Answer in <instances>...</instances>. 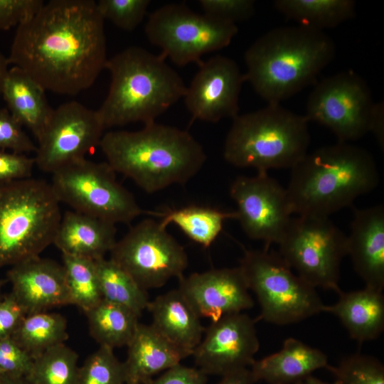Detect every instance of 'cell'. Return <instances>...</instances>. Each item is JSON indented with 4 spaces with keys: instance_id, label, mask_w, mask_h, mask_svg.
<instances>
[{
    "instance_id": "1",
    "label": "cell",
    "mask_w": 384,
    "mask_h": 384,
    "mask_svg": "<svg viewBox=\"0 0 384 384\" xmlns=\"http://www.w3.org/2000/svg\"><path fill=\"white\" fill-rule=\"evenodd\" d=\"M104 21L93 0H50L17 26L9 63L45 90L76 95L105 67Z\"/></svg>"
},
{
    "instance_id": "2",
    "label": "cell",
    "mask_w": 384,
    "mask_h": 384,
    "mask_svg": "<svg viewBox=\"0 0 384 384\" xmlns=\"http://www.w3.org/2000/svg\"><path fill=\"white\" fill-rule=\"evenodd\" d=\"M99 146L116 174L149 193L185 184L206 161L202 145L188 132L156 122L138 131L108 132Z\"/></svg>"
},
{
    "instance_id": "3",
    "label": "cell",
    "mask_w": 384,
    "mask_h": 384,
    "mask_svg": "<svg viewBox=\"0 0 384 384\" xmlns=\"http://www.w3.org/2000/svg\"><path fill=\"white\" fill-rule=\"evenodd\" d=\"M379 174L372 154L337 142L309 153L292 169L286 191L292 213L329 217L374 190Z\"/></svg>"
},
{
    "instance_id": "4",
    "label": "cell",
    "mask_w": 384,
    "mask_h": 384,
    "mask_svg": "<svg viewBox=\"0 0 384 384\" xmlns=\"http://www.w3.org/2000/svg\"><path fill=\"white\" fill-rule=\"evenodd\" d=\"M335 54V43L324 31L277 27L245 51V81L267 104H280L312 84Z\"/></svg>"
},
{
    "instance_id": "5",
    "label": "cell",
    "mask_w": 384,
    "mask_h": 384,
    "mask_svg": "<svg viewBox=\"0 0 384 384\" xmlns=\"http://www.w3.org/2000/svg\"><path fill=\"white\" fill-rule=\"evenodd\" d=\"M138 46H130L107 60L108 94L97 110L105 129L156 119L183 97L181 77L165 61Z\"/></svg>"
},
{
    "instance_id": "6",
    "label": "cell",
    "mask_w": 384,
    "mask_h": 384,
    "mask_svg": "<svg viewBox=\"0 0 384 384\" xmlns=\"http://www.w3.org/2000/svg\"><path fill=\"white\" fill-rule=\"evenodd\" d=\"M309 121L280 105L238 114L226 136L223 156L237 167H251L257 173L292 169L308 152Z\"/></svg>"
},
{
    "instance_id": "7",
    "label": "cell",
    "mask_w": 384,
    "mask_h": 384,
    "mask_svg": "<svg viewBox=\"0 0 384 384\" xmlns=\"http://www.w3.org/2000/svg\"><path fill=\"white\" fill-rule=\"evenodd\" d=\"M60 203L42 179L0 183V268L40 256L53 244Z\"/></svg>"
},
{
    "instance_id": "8",
    "label": "cell",
    "mask_w": 384,
    "mask_h": 384,
    "mask_svg": "<svg viewBox=\"0 0 384 384\" xmlns=\"http://www.w3.org/2000/svg\"><path fill=\"white\" fill-rule=\"evenodd\" d=\"M239 267L259 302V319L287 325L323 312L325 304L316 288L295 274L279 252L245 250Z\"/></svg>"
},
{
    "instance_id": "9",
    "label": "cell",
    "mask_w": 384,
    "mask_h": 384,
    "mask_svg": "<svg viewBox=\"0 0 384 384\" xmlns=\"http://www.w3.org/2000/svg\"><path fill=\"white\" fill-rule=\"evenodd\" d=\"M51 187L60 203L73 210L114 224L130 223L144 213L105 162L85 158L52 174Z\"/></svg>"
},
{
    "instance_id": "10",
    "label": "cell",
    "mask_w": 384,
    "mask_h": 384,
    "mask_svg": "<svg viewBox=\"0 0 384 384\" xmlns=\"http://www.w3.org/2000/svg\"><path fill=\"white\" fill-rule=\"evenodd\" d=\"M279 254L304 281L339 294L341 263L347 255V236L329 217L291 218Z\"/></svg>"
},
{
    "instance_id": "11",
    "label": "cell",
    "mask_w": 384,
    "mask_h": 384,
    "mask_svg": "<svg viewBox=\"0 0 384 384\" xmlns=\"http://www.w3.org/2000/svg\"><path fill=\"white\" fill-rule=\"evenodd\" d=\"M149 41L178 66L199 64L206 53L227 47L236 24L192 11L184 4H166L151 13L144 28Z\"/></svg>"
},
{
    "instance_id": "12",
    "label": "cell",
    "mask_w": 384,
    "mask_h": 384,
    "mask_svg": "<svg viewBox=\"0 0 384 384\" xmlns=\"http://www.w3.org/2000/svg\"><path fill=\"white\" fill-rule=\"evenodd\" d=\"M110 260L143 289L181 278L188 267L184 248L159 221L146 218L132 227L110 252Z\"/></svg>"
},
{
    "instance_id": "13",
    "label": "cell",
    "mask_w": 384,
    "mask_h": 384,
    "mask_svg": "<svg viewBox=\"0 0 384 384\" xmlns=\"http://www.w3.org/2000/svg\"><path fill=\"white\" fill-rule=\"evenodd\" d=\"M375 104L365 80L353 71H343L316 85L304 116L329 129L338 142L351 143L370 132Z\"/></svg>"
},
{
    "instance_id": "14",
    "label": "cell",
    "mask_w": 384,
    "mask_h": 384,
    "mask_svg": "<svg viewBox=\"0 0 384 384\" xmlns=\"http://www.w3.org/2000/svg\"><path fill=\"white\" fill-rule=\"evenodd\" d=\"M105 129L97 110L76 101L60 105L53 110L37 139L36 166L52 174L85 159L99 146Z\"/></svg>"
},
{
    "instance_id": "15",
    "label": "cell",
    "mask_w": 384,
    "mask_h": 384,
    "mask_svg": "<svg viewBox=\"0 0 384 384\" xmlns=\"http://www.w3.org/2000/svg\"><path fill=\"white\" fill-rule=\"evenodd\" d=\"M237 206L236 219L248 238L262 240L268 248L278 244L292 213L286 188L267 173L239 176L230 185Z\"/></svg>"
},
{
    "instance_id": "16",
    "label": "cell",
    "mask_w": 384,
    "mask_h": 384,
    "mask_svg": "<svg viewBox=\"0 0 384 384\" xmlns=\"http://www.w3.org/2000/svg\"><path fill=\"white\" fill-rule=\"evenodd\" d=\"M259 348L255 321L240 312L211 322L192 356L207 375L223 376L250 368Z\"/></svg>"
},
{
    "instance_id": "17",
    "label": "cell",
    "mask_w": 384,
    "mask_h": 384,
    "mask_svg": "<svg viewBox=\"0 0 384 384\" xmlns=\"http://www.w3.org/2000/svg\"><path fill=\"white\" fill-rule=\"evenodd\" d=\"M198 65L183 96L192 117L208 122L235 118L238 115L240 93L245 82L238 65L230 58L215 55Z\"/></svg>"
},
{
    "instance_id": "18",
    "label": "cell",
    "mask_w": 384,
    "mask_h": 384,
    "mask_svg": "<svg viewBox=\"0 0 384 384\" xmlns=\"http://www.w3.org/2000/svg\"><path fill=\"white\" fill-rule=\"evenodd\" d=\"M178 280V290L198 315L211 322L254 306L239 266L195 272Z\"/></svg>"
},
{
    "instance_id": "19",
    "label": "cell",
    "mask_w": 384,
    "mask_h": 384,
    "mask_svg": "<svg viewBox=\"0 0 384 384\" xmlns=\"http://www.w3.org/2000/svg\"><path fill=\"white\" fill-rule=\"evenodd\" d=\"M6 278L26 315L71 304L63 265L55 260L28 259L11 266Z\"/></svg>"
},
{
    "instance_id": "20",
    "label": "cell",
    "mask_w": 384,
    "mask_h": 384,
    "mask_svg": "<svg viewBox=\"0 0 384 384\" xmlns=\"http://www.w3.org/2000/svg\"><path fill=\"white\" fill-rule=\"evenodd\" d=\"M347 255L365 287L384 289V207L356 209L347 236Z\"/></svg>"
},
{
    "instance_id": "21",
    "label": "cell",
    "mask_w": 384,
    "mask_h": 384,
    "mask_svg": "<svg viewBox=\"0 0 384 384\" xmlns=\"http://www.w3.org/2000/svg\"><path fill=\"white\" fill-rule=\"evenodd\" d=\"M116 225L75 210L61 217L53 245L62 255L94 261L104 258L114 246Z\"/></svg>"
},
{
    "instance_id": "22",
    "label": "cell",
    "mask_w": 384,
    "mask_h": 384,
    "mask_svg": "<svg viewBox=\"0 0 384 384\" xmlns=\"http://www.w3.org/2000/svg\"><path fill=\"white\" fill-rule=\"evenodd\" d=\"M146 309L151 315V325L188 356H192L205 329L201 317L178 289L156 297Z\"/></svg>"
},
{
    "instance_id": "23",
    "label": "cell",
    "mask_w": 384,
    "mask_h": 384,
    "mask_svg": "<svg viewBox=\"0 0 384 384\" xmlns=\"http://www.w3.org/2000/svg\"><path fill=\"white\" fill-rule=\"evenodd\" d=\"M127 346L126 384H144L188 357L151 324L139 323Z\"/></svg>"
},
{
    "instance_id": "24",
    "label": "cell",
    "mask_w": 384,
    "mask_h": 384,
    "mask_svg": "<svg viewBox=\"0 0 384 384\" xmlns=\"http://www.w3.org/2000/svg\"><path fill=\"white\" fill-rule=\"evenodd\" d=\"M328 365V357L323 351L299 339L288 338L279 351L255 360L249 368L255 382L299 384L315 370L326 368Z\"/></svg>"
},
{
    "instance_id": "25",
    "label": "cell",
    "mask_w": 384,
    "mask_h": 384,
    "mask_svg": "<svg viewBox=\"0 0 384 384\" xmlns=\"http://www.w3.org/2000/svg\"><path fill=\"white\" fill-rule=\"evenodd\" d=\"M338 301L323 312L336 316L350 337L359 343L377 338L384 330L383 291L363 289L338 294Z\"/></svg>"
},
{
    "instance_id": "26",
    "label": "cell",
    "mask_w": 384,
    "mask_h": 384,
    "mask_svg": "<svg viewBox=\"0 0 384 384\" xmlns=\"http://www.w3.org/2000/svg\"><path fill=\"white\" fill-rule=\"evenodd\" d=\"M43 87L21 68L12 66L4 78L1 95L14 118L36 139L49 120L53 109Z\"/></svg>"
},
{
    "instance_id": "27",
    "label": "cell",
    "mask_w": 384,
    "mask_h": 384,
    "mask_svg": "<svg viewBox=\"0 0 384 384\" xmlns=\"http://www.w3.org/2000/svg\"><path fill=\"white\" fill-rule=\"evenodd\" d=\"M273 4L298 26L319 31L336 27L356 15L353 0H276Z\"/></svg>"
},
{
    "instance_id": "28",
    "label": "cell",
    "mask_w": 384,
    "mask_h": 384,
    "mask_svg": "<svg viewBox=\"0 0 384 384\" xmlns=\"http://www.w3.org/2000/svg\"><path fill=\"white\" fill-rule=\"evenodd\" d=\"M159 221L166 228L175 224L191 240L209 247L222 232L227 219H236L235 211L225 212L214 208L190 205L159 212Z\"/></svg>"
},
{
    "instance_id": "29",
    "label": "cell",
    "mask_w": 384,
    "mask_h": 384,
    "mask_svg": "<svg viewBox=\"0 0 384 384\" xmlns=\"http://www.w3.org/2000/svg\"><path fill=\"white\" fill-rule=\"evenodd\" d=\"M85 314L91 336L112 349L127 346L139 323L131 310L103 299Z\"/></svg>"
},
{
    "instance_id": "30",
    "label": "cell",
    "mask_w": 384,
    "mask_h": 384,
    "mask_svg": "<svg viewBox=\"0 0 384 384\" xmlns=\"http://www.w3.org/2000/svg\"><path fill=\"white\" fill-rule=\"evenodd\" d=\"M95 262L102 299L125 307L140 317L150 302L146 290L110 259Z\"/></svg>"
},
{
    "instance_id": "31",
    "label": "cell",
    "mask_w": 384,
    "mask_h": 384,
    "mask_svg": "<svg viewBox=\"0 0 384 384\" xmlns=\"http://www.w3.org/2000/svg\"><path fill=\"white\" fill-rule=\"evenodd\" d=\"M66 319L58 313L41 311L26 315L11 336L33 357L68 338Z\"/></svg>"
},
{
    "instance_id": "32",
    "label": "cell",
    "mask_w": 384,
    "mask_h": 384,
    "mask_svg": "<svg viewBox=\"0 0 384 384\" xmlns=\"http://www.w3.org/2000/svg\"><path fill=\"white\" fill-rule=\"evenodd\" d=\"M78 358L65 343L55 345L33 357L25 378L30 384H78Z\"/></svg>"
},
{
    "instance_id": "33",
    "label": "cell",
    "mask_w": 384,
    "mask_h": 384,
    "mask_svg": "<svg viewBox=\"0 0 384 384\" xmlns=\"http://www.w3.org/2000/svg\"><path fill=\"white\" fill-rule=\"evenodd\" d=\"M62 256L71 304L86 312L102 300L95 262L67 255Z\"/></svg>"
},
{
    "instance_id": "34",
    "label": "cell",
    "mask_w": 384,
    "mask_h": 384,
    "mask_svg": "<svg viewBox=\"0 0 384 384\" xmlns=\"http://www.w3.org/2000/svg\"><path fill=\"white\" fill-rule=\"evenodd\" d=\"M78 384H126L124 362L112 348L100 346L80 366Z\"/></svg>"
},
{
    "instance_id": "35",
    "label": "cell",
    "mask_w": 384,
    "mask_h": 384,
    "mask_svg": "<svg viewBox=\"0 0 384 384\" xmlns=\"http://www.w3.org/2000/svg\"><path fill=\"white\" fill-rule=\"evenodd\" d=\"M340 384H384V366L375 357L355 353L343 358L336 366L326 368Z\"/></svg>"
},
{
    "instance_id": "36",
    "label": "cell",
    "mask_w": 384,
    "mask_h": 384,
    "mask_svg": "<svg viewBox=\"0 0 384 384\" xmlns=\"http://www.w3.org/2000/svg\"><path fill=\"white\" fill-rule=\"evenodd\" d=\"M97 9L104 18L127 31L136 28L146 16L149 0H100Z\"/></svg>"
},
{
    "instance_id": "37",
    "label": "cell",
    "mask_w": 384,
    "mask_h": 384,
    "mask_svg": "<svg viewBox=\"0 0 384 384\" xmlns=\"http://www.w3.org/2000/svg\"><path fill=\"white\" fill-rule=\"evenodd\" d=\"M37 146L7 108H0V150L18 154L34 152Z\"/></svg>"
},
{
    "instance_id": "38",
    "label": "cell",
    "mask_w": 384,
    "mask_h": 384,
    "mask_svg": "<svg viewBox=\"0 0 384 384\" xmlns=\"http://www.w3.org/2000/svg\"><path fill=\"white\" fill-rule=\"evenodd\" d=\"M199 4L206 15L234 24L250 18L255 9L252 0H201Z\"/></svg>"
},
{
    "instance_id": "39",
    "label": "cell",
    "mask_w": 384,
    "mask_h": 384,
    "mask_svg": "<svg viewBox=\"0 0 384 384\" xmlns=\"http://www.w3.org/2000/svg\"><path fill=\"white\" fill-rule=\"evenodd\" d=\"M33 357L21 348L11 337L0 339V373L16 377H26Z\"/></svg>"
},
{
    "instance_id": "40",
    "label": "cell",
    "mask_w": 384,
    "mask_h": 384,
    "mask_svg": "<svg viewBox=\"0 0 384 384\" xmlns=\"http://www.w3.org/2000/svg\"><path fill=\"white\" fill-rule=\"evenodd\" d=\"M42 0H0V31L18 26L43 5Z\"/></svg>"
},
{
    "instance_id": "41",
    "label": "cell",
    "mask_w": 384,
    "mask_h": 384,
    "mask_svg": "<svg viewBox=\"0 0 384 384\" xmlns=\"http://www.w3.org/2000/svg\"><path fill=\"white\" fill-rule=\"evenodd\" d=\"M34 166L33 157L0 150V183L31 178Z\"/></svg>"
},
{
    "instance_id": "42",
    "label": "cell",
    "mask_w": 384,
    "mask_h": 384,
    "mask_svg": "<svg viewBox=\"0 0 384 384\" xmlns=\"http://www.w3.org/2000/svg\"><path fill=\"white\" fill-rule=\"evenodd\" d=\"M207 375L199 368L179 363L144 384H206Z\"/></svg>"
},
{
    "instance_id": "43",
    "label": "cell",
    "mask_w": 384,
    "mask_h": 384,
    "mask_svg": "<svg viewBox=\"0 0 384 384\" xmlns=\"http://www.w3.org/2000/svg\"><path fill=\"white\" fill-rule=\"evenodd\" d=\"M26 313L11 293L0 299V339L11 337L26 316Z\"/></svg>"
},
{
    "instance_id": "44",
    "label": "cell",
    "mask_w": 384,
    "mask_h": 384,
    "mask_svg": "<svg viewBox=\"0 0 384 384\" xmlns=\"http://www.w3.org/2000/svg\"><path fill=\"white\" fill-rule=\"evenodd\" d=\"M378 144L383 148L384 146V105L383 102H376L373 109L370 130Z\"/></svg>"
},
{
    "instance_id": "45",
    "label": "cell",
    "mask_w": 384,
    "mask_h": 384,
    "mask_svg": "<svg viewBox=\"0 0 384 384\" xmlns=\"http://www.w3.org/2000/svg\"><path fill=\"white\" fill-rule=\"evenodd\" d=\"M216 384H254L255 382L249 368L240 369L223 376Z\"/></svg>"
},
{
    "instance_id": "46",
    "label": "cell",
    "mask_w": 384,
    "mask_h": 384,
    "mask_svg": "<svg viewBox=\"0 0 384 384\" xmlns=\"http://www.w3.org/2000/svg\"><path fill=\"white\" fill-rule=\"evenodd\" d=\"M0 384H30L25 377L0 374Z\"/></svg>"
},
{
    "instance_id": "47",
    "label": "cell",
    "mask_w": 384,
    "mask_h": 384,
    "mask_svg": "<svg viewBox=\"0 0 384 384\" xmlns=\"http://www.w3.org/2000/svg\"><path fill=\"white\" fill-rule=\"evenodd\" d=\"M9 60L0 50V96L1 95L2 85L6 77V75L9 70Z\"/></svg>"
},
{
    "instance_id": "48",
    "label": "cell",
    "mask_w": 384,
    "mask_h": 384,
    "mask_svg": "<svg viewBox=\"0 0 384 384\" xmlns=\"http://www.w3.org/2000/svg\"><path fill=\"white\" fill-rule=\"evenodd\" d=\"M299 384H340V383L336 380L333 383H328L314 377L311 375L307 377L306 378H305L302 382H300Z\"/></svg>"
},
{
    "instance_id": "49",
    "label": "cell",
    "mask_w": 384,
    "mask_h": 384,
    "mask_svg": "<svg viewBox=\"0 0 384 384\" xmlns=\"http://www.w3.org/2000/svg\"><path fill=\"white\" fill-rule=\"evenodd\" d=\"M4 282L1 279H0V299H1V287L4 284Z\"/></svg>"
},
{
    "instance_id": "50",
    "label": "cell",
    "mask_w": 384,
    "mask_h": 384,
    "mask_svg": "<svg viewBox=\"0 0 384 384\" xmlns=\"http://www.w3.org/2000/svg\"><path fill=\"white\" fill-rule=\"evenodd\" d=\"M0 374H1V373H0Z\"/></svg>"
}]
</instances>
